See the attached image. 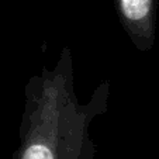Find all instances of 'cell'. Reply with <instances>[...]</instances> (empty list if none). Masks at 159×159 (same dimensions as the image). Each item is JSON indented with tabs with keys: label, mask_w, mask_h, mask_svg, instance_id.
Wrapping results in <instances>:
<instances>
[{
	"label": "cell",
	"mask_w": 159,
	"mask_h": 159,
	"mask_svg": "<svg viewBox=\"0 0 159 159\" xmlns=\"http://www.w3.org/2000/svg\"><path fill=\"white\" fill-rule=\"evenodd\" d=\"M23 159H54V155L45 145H33L25 151Z\"/></svg>",
	"instance_id": "obj_1"
}]
</instances>
